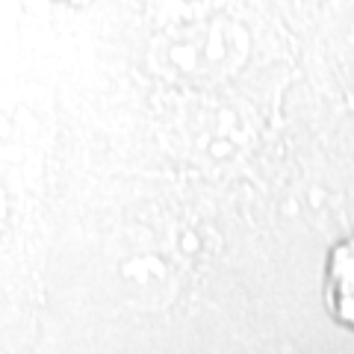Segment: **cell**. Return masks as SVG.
Wrapping results in <instances>:
<instances>
[{"mask_svg":"<svg viewBox=\"0 0 354 354\" xmlns=\"http://www.w3.org/2000/svg\"><path fill=\"white\" fill-rule=\"evenodd\" d=\"M328 307L342 325L354 328V239L339 242L328 260L325 274Z\"/></svg>","mask_w":354,"mask_h":354,"instance_id":"6da1fadb","label":"cell"}]
</instances>
